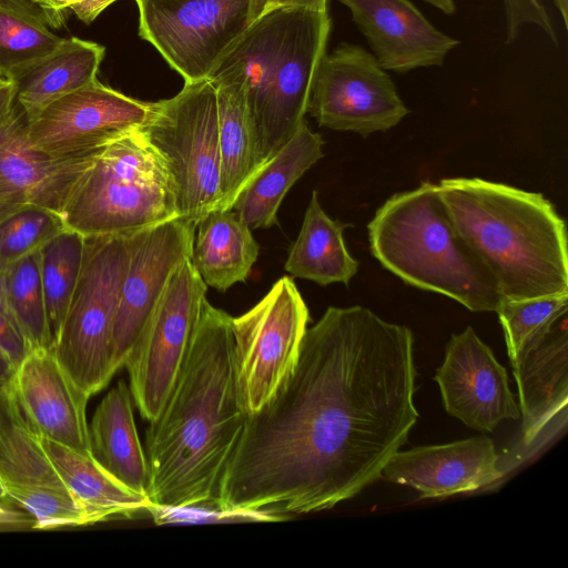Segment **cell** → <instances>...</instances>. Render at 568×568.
<instances>
[{
    "mask_svg": "<svg viewBox=\"0 0 568 568\" xmlns=\"http://www.w3.org/2000/svg\"><path fill=\"white\" fill-rule=\"evenodd\" d=\"M210 81L216 90L219 116L222 200L217 210H229L261 169L258 145L243 81L233 77Z\"/></svg>",
    "mask_w": 568,
    "mask_h": 568,
    "instance_id": "obj_26",
    "label": "cell"
},
{
    "mask_svg": "<svg viewBox=\"0 0 568 568\" xmlns=\"http://www.w3.org/2000/svg\"><path fill=\"white\" fill-rule=\"evenodd\" d=\"M352 224L331 219L322 209L317 191H313L301 231L292 244L285 271L293 277L313 281L322 286L348 285L359 263L348 252L343 232Z\"/></svg>",
    "mask_w": 568,
    "mask_h": 568,
    "instance_id": "obj_27",
    "label": "cell"
},
{
    "mask_svg": "<svg viewBox=\"0 0 568 568\" xmlns=\"http://www.w3.org/2000/svg\"><path fill=\"white\" fill-rule=\"evenodd\" d=\"M16 367L0 351V388L8 387L12 381Z\"/></svg>",
    "mask_w": 568,
    "mask_h": 568,
    "instance_id": "obj_41",
    "label": "cell"
},
{
    "mask_svg": "<svg viewBox=\"0 0 568 568\" xmlns=\"http://www.w3.org/2000/svg\"><path fill=\"white\" fill-rule=\"evenodd\" d=\"M65 229L57 212L36 205L20 206L0 221V268L39 252Z\"/></svg>",
    "mask_w": 568,
    "mask_h": 568,
    "instance_id": "obj_33",
    "label": "cell"
},
{
    "mask_svg": "<svg viewBox=\"0 0 568 568\" xmlns=\"http://www.w3.org/2000/svg\"><path fill=\"white\" fill-rule=\"evenodd\" d=\"M555 7L559 11L561 19L564 21V26L568 28V6L567 0H552Z\"/></svg>",
    "mask_w": 568,
    "mask_h": 568,
    "instance_id": "obj_45",
    "label": "cell"
},
{
    "mask_svg": "<svg viewBox=\"0 0 568 568\" xmlns=\"http://www.w3.org/2000/svg\"><path fill=\"white\" fill-rule=\"evenodd\" d=\"M49 27L32 4L0 0V77L12 79L63 42Z\"/></svg>",
    "mask_w": 568,
    "mask_h": 568,
    "instance_id": "obj_29",
    "label": "cell"
},
{
    "mask_svg": "<svg viewBox=\"0 0 568 568\" xmlns=\"http://www.w3.org/2000/svg\"><path fill=\"white\" fill-rule=\"evenodd\" d=\"M30 349L31 346L13 316L0 308V351L17 367Z\"/></svg>",
    "mask_w": 568,
    "mask_h": 568,
    "instance_id": "obj_37",
    "label": "cell"
},
{
    "mask_svg": "<svg viewBox=\"0 0 568 568\" xmlns=\"http://www.w3.org/2000/svg\"><path fill=\"white\" fill-rule=\"evenodd\" d=\"M568 310V294L501 300L497 310L510 363L542 338Z\"/></svg>",
    "mask_w": 568,
    "mask_h": 568,
    "instance_id": "obj_32",
    "label": "cell"
},
{
    "mask_svg": "<svg viewBox=\"0 0 568 568\" xmlns=\"http://www.w3.org/2000/svg\"><path fill=\"white\" fill-rule=\"evenodd\" d=\"M285 0H252L251 3V21L253 22L260 16H262L267 10L284 6Z\"/></svg>",
    "mask_w": 568,
    "mask_h": 568,
    "instance_id": "obj_40",
    "label": "cell"
},
{
    "mask_svg": "<svg viewBox=\"0 0 568 568\" xmlns=\"http://www.w3.org/2000/svg\"><path fill=\"white\" fill-rule=\"evenodd\" d=\"M523 416L521 444L530 457L567 424L568 334L566 318L511 364Z\"/></svg>",
    "mask_w": 568,
    "mask_h": 568,
    "instance_id": "obj_19",
    "label": "cell"
},
{
    "mask_svg": "<svg viewBox=\"0 0 568 568\" xmlns=\"http://www.w3.org/2000/svg\"><path fill=\"white\" fill-rule=\"evenodd\" d=\"M36 529L34 518L20 507L0 500V531Z\"/></svg>",
    "mask_w": 568,
    "mask_h": 568,
    "instance_id": "obj_38",
    "label": "cell"
},
{
    "mask_svg": "<svg viewBox=\"0 0 568 568\" xmlns=\"http://www.w3.org/2000/svg\"><path fill=\"white\" fill-rule=\"evenodd\" d=\"M105 49L75 37L12 79L16 103L27 120L49 103L97 80Z\"/></svg>",
    "mask_w": 568,
    "mask_h": 568,
    "instance_id": "obj_24",
    "label": "cell"
},
{
    "mask_svg": "<svg viewBox=\"0 0 568 568\" xmlns=\"http://www.w3.org/2000/svg\"><path fill=\"white\" fill-rule=\"evenodd\" d=\"M4 498V489H3V485L0 480V500H2Z\"/></svg>",
    "mask_w": 568,
    "mask_h": 568,
    "instance_id": "obj_47",
    "label": "cell"
},
{
    "mask_svg": "<svg viewBox=\"0 0 568 568\" xmlns=\"http://www.w3.org/2000/svg\"><path fill=\"white\" fill-rule=\"evenodd\" d=\"M435 379L446 412L470 428L491 432L520 417L506 369L470 326L452 335Z\"/></svg>",
    "mask_w": 568,
    "mask_h": 568,
    "instance_id": "obj_15",
    "label": "cell"
},
{
    "mask_svg": "<svg viewBox=\"0 0 568 568\" xmlns=\"http://www.w3.org/2000/svg\"><path fill=\"white\" fill-rule=\"evenodd\" d=\"M435 7L445 14H454L456 12L455 0H423Z\"/></svg>",
    "mask_w": 568,
    "mask_h": 568,
    "instance_id": "obj_43",
    "label": "cell"
},
{
    "mask_svg": "<svg viewBox=\"0 0 568 568\" xmlns=\"http://www.w3.org/2000/svg\"><path fill=\"white\" fill-rule=\"evenodd\" d=\"M10 389L41 438L91 456L87 419L90 396L65 373L51 347L30 349L17 365Z\"/></svg>",
    "mask_w": 568,
    "mask_h": 568,
    "instance_id": "obj_16",
    "label": "cell"
},
{
    "mask_svg": "<svg viewBox=\"0 0 568 568\" xmlns=\"http://www.w3.org/2000/svg\"><path fill=\"white\" fill-rule=\"evenodd\" d=\"M232 316L204 301L181 373L144 452L154 511L217 509L223 477L244 432L233 355Z\"/></svg>",
    "mask_w": 568,
    "mask_h": 568,
    "instance_id": "obj_2",
    "label": "cell"
},
{
    "mask_svg": "<svg viewBox=\"0 0 568 568\" xmlns=\"http://www.w3.org/2000/svg\"><path fill=\"white\" fill-rule=\"evenodd\" d=\"M84 250L85 237L65 229L39 251L40 276L52 345L75 290Z\"/></svg>",
    "mask_w": 568,
    "mask_h": 568,
    "instance_id": "obj_30",
    "label": "cell"
},
{
    "mask_svg": "<svg viewBox=\"0 0 568 568\" xmlns=\"http://www.w3.org/2000/svg\"><path fill=\"white\" fill-rule=\"evenodd\" d=\"M306 112L321 126L366 138L396 126L409 110L375 57L361 45L342 42L323 55Z\"/></svg>",
    "mask_w": 568,
    "mask_h": 568,
    "instance_id": "obj_11",
    "label": "cell"
},
{
    "mask_svg": "<svg viewBox=\"0 0 568 568\" xmlns=\"http://www.w3.org/2000/svg\"><path fill=\"white\" fill-rule=\"evenodd\" d=\"M140 37L184 82L207 79L252 23V0H135Z\"/></svg>",
    "mask_w": 568,
    "mask_h": 568,
    "instance_id": "obj_10",
    "label": "cell"
},
{
    "mask_svg": "<svg viewBox=\"0 0 568 568\" xmlns=\"http://www.w3.org/2000/svg\"><path fill=\"white\" fill-rule=\"evenodd\" d=\"M3 489V499L29 513L36 520V529L90 525L84 510L65 489L45 486Z\"/></svg>",
    "mask_w": 568,
    "mask_h": 568,
    "instance_id": "obj_34",
    "label": "cell"
},
{
    "mask_svg": "<svg viewBox=\"0 0 568 568\" xmlns=\"http://www.w3.org/2000/svg\"><path fill=\"white\" fill-rule=\"evenodd\" d=\"M163 160L179 217L196 224L221 205L216 90L209 79L184 82L173 98L152 102L141 129Z\"/></svg>",
    "mask_w": 568,
    "mask_h": 568,
    "instance_id": "obj_6",
    "label": "cell"
},
{
    "mask_svg": "<svg viewBox=\"0 0 568 568\" xmlns=\"http://www.w3.org/2000/svg\"><path fill=\"white\" fill-rule=\"evenodd\" d=\"M151 112L152 102L128 97L97 79L27 120V135L51 156L77 158L142 129Z\"/></svg>",
    "mask_w": 568,
    "mask_h": 568,
    "instance_id": "obj_12",
    "label": "cell"
},
{
    "mask_svg": "<svg viewBox=\"0 0 568 568\" xmlns=\"http://www.w3.org/2000/svg\"><path fill=\"white\" fill-rule=\"evenodd\" d=\"M257 256L252 229L233 209L211 211L196 223L190 260L207 286L225 292L244 282Z\"/></svg>",
    "mask_w": 568,
    "mask_h": 568,
    "instance_id": "obj_23",
    "label": "cell"
},
{
    "mask_svg": "<svg viewBox=\"0 0 568 568\" xmlns=\"http://www.w3.org/2000/svg\"><path fill=\"white\" fill-rule=\"evenodd\" d=\"M413 346L407 326L329 306L307 328L292 375L247 416L217 510L315 513L379 479L418 418Z\"/></svg>",
    "mask_w": 568,
    "mask_h": 568,
    "instance_id": "obj_1",
    "label": "cell"
},
{
    "mask_svg": "<svg viewBox=\"0 0 568 568\" xmlns=\"http://www.w3.org/2000/svg\"><path fill=\"white\" fill-rule=\"evenodd\" d=\"M43 13L48 24L59 28L68 12L84 23L94 21L106 8L118 0H31Z\"/></svg>",
    "mask_w": 568,
    "mask_h": 568,
    "instance_id": "obj_36",
    "label": "cell"
},
{
    "mask_svg": "<svg viewBox=\"0 0 568 568\" xmlns=\"http://www.w3.org/2000/svg\"><path fill=\"white\" fill-rule=\"evenodd\" d=\"M332 28L327 12L288 6L267 100L256 138L261 168L305 120L318 64Z\"/></svg>",
    "mask_w": 568,
    "mask_h": 568,
    "instance_id": "obj_13",
    "label": "cell"
},
{
    "mask_svg": "<svg viewBox=\"0 0 568 568\" xmlns=\"http://www.w3.org/2000/svg\"><path fill=\"white\" fill-rule=\"evenodd\" d=\"M132 402L124 381L105 394L89 423L90 454L119 483L146 496L150 469L138 436Z\"/></svg>",
    "mask_w": 568,
    "mask_h": 568,
    "instance_id": "obj_21",
    "label": "cell"
},
{
    "mask_svg": "<svg viewBox=\"0 0 568 568\" xmlns=\"http://www.w3.org/2000/svg\"><path fill=\"white\" fill-rule=\"evenodd\" d=\"M61 216L84 237L130 234L179 216L169 171L141 129L97 151Z\"/></svg>",
    "mask_w": 568,
    "mask_h": 568,
    "instance_id": "obj_5",
    "label": "cell"
},
{
    "mask_svg": "<svg viewBox=\"0 0 568 568\" xmlns=\"http://www.w3.org/2000/svg\"><path fill=\"white\" fill-rule=\"evenodd\" d=\"M328 0H285L284 6L303 7L314 10H327Z\"/></svg>",
    "mask_w": 568,
    "mask_h": 568,
    "instance_id": "obj_42",
    "label": "cell"
},
{
    "mask_svg": "<svg viewBox=\"0 0 568 568\" xmlns=\"http://www.w3.org/2000/svg\"><path fill=\"white\" fill-rule=\"evenodd\" d=\"M207 285L190 258L172 274L140 341L126 359L132 400L151 422L164 406L187 356Z\"/></svg>",
    "mask_w": 568,
    "mask_h": 568,
    "instance_id": "obj_9",
    "label": "cell"
},
{
    "mask_svg": "<svg viewBox=\"0 0 568 568\" xmlns=\"http://www.w3.org/2000/svg\"><path fill=\"white\" fill-rule=\"evenodd\" d=\"M372 255L408 285L453 298L471 312L501 302L486 266L457 231L438 184L389 197L368 223Z\"/></svg>",
    "mask_w": 568,
    "mask_h": 568,
    "instance_id": "obj_4",
    "label": "cell"
},
{
    "mask_svg": "<svg viewBox=\"0 0 568 568\" xmlns=\"http://www.w3.org/2000/svg\"><path fill=\"white\" fill-rule=\"evenodd\" d=\"M0 308L10 313L4 288V271L0 268ZM11 314V313H10Z\"/></svg>",
    "mask_w": 568,
    "mask_h": 568,
    "instance_id": "obj_44",
    "label": "cell"
},
{
    "mask_svg": "<svg viewBox=\"0 0 568 568\" xmlns=\"http://www.w3.org/2000/svg\"><path fill=\"white\" fill-rule=\"evenodd\" d=\"M195 226L172 217L128 234L129 261L113 328V368L124 367L175 270L191 258Z\"/></svg>",
    "mask_w": 568,
    "mask_h": 568,
    "instance_id": "obj_14",
    "label": "cell"
},
{
    "mask_svg": "<svg viewBox=\"0 0 568 568\" xmlns=\"http://www.w3.org/2000/svg\"><path fill=\"white\" fill-rule=\"evenodd\" d=\"M14 103L16 91L13 82L0 77V121L11 111Z\"/></svg>",
    "mask_w": 568,
    "mask_h": 568,
    "instance_id": "obj_39",
    "label": "cell"
},
{
    "mask_svg": "<svg viewBox=\"0 0 568 568\" xmlns=\"http://www.w3.org/2000/svg\"><path fill=\"white\" fill-rule=\"evenodd\" d=\"M95 153L54 158L38 150L28 139L27 118L14 103L0 121V203L36 205L61 215Z\"/></svg>",
    "mask_w": 568,
    "mask_h": 568,
    "instance_id": "obj_17",
    "label": "cell"
},
{
    "mask_svg": "<svg viewBox=\"0 0 568 568\" xmlns=\"http://www.w3.org/2000/svg\"><path fill=\"white\" fill-rule=\"evenodd\" d=\"M22 206L21 204L0 203V221Z\"/></svg>",
    "mask_w": 568,
    "mask_h": 568,
    "instance_id": "obj_46",
    "label": "cell"
},
{
    "mask_svg": "<svg viewBox=\"0 0 568 568\" xmlns=\"http://www.w3.org/2000/svg\"><path fill=\"white\" fill-rule=\"evenodd\" d=\"M386 71L442 67L459 41L437 29L410 0H338Z\"/></svg>",
    "mask_w": 568,
    "mask_h": 568,
    "instance_id": "obj_18",
    "label": "cell"
},
{
    "mask_svg": "<svg viewBox=\"0 0 568 568\" xmlns=\"http://www.w3.org/2000/svg\"><path fill=\"white\" fill-rule=\"evenodd\" d=\"M324 141L313 132L306 120L293 136L271 158L245 185L231 209L252 230L277 224V211L292 185L324 156Z\"/></svg>",
    "mask_w": 568,
    "mask_h": 568,
    "instance_id": "obj_22",
    "label": "cell"
},
{
    "mask_svg": "<svg viewBox=\"0 0 568 568\" xmlns=\"http://www.w3.org/2000/svg\"><path fill=\"white\" fill-rule=\"evenodd\" d=\"M0 480L4 487L45 486L65 489L20 409L10 385L0 388Z\"/></svg>",
    "mask_w": 568,
    "mask_h": 568,
    "instance_id": "obj_28",
    "label": "cell"
},
{
    "mask_svg": "<svg viewBox=\"0 0 568 568\" xmlns=\"http://www.w3.org/2000/svg\"><path fill=\"white\" fill-rule=\"evenodd\" d=\"M4 271L8 306L31 348L51 347L39 252L13 263Z\"/></svg>",
    "mask_w": 568,
    "mask_h": 568,
    "instance_id": "obj_31",
    "label": "cell"
},
{
    "mask_svg": "<svg viewBox=\"0 0 568 568\" xmlns=\"http://www.w3.org/2000/svg\"><path fill=\"white\" fill-rule=\"evenodd\" d=\"M438 189L501 300L568 294L566 224L541 193L478 178L443 179Z\"/></svg>",
    "mask_w": 568,
    "mask_h": 568,
    "instance_id": "obj_3",
    "label": "cell"
},
{
    "mask_svg": "<svg viewBox=\"0 0 568 568\" xmlns=\"http://www.w3.org/2000/svg\"><path fill=\"white\" fill-rule=\"evenodd\" d=\"M506 16L507 44L515 42L524 24H535L540 28L555 45L557 34L550 17L540 0H504Z\"/></svg>",
    "mask_w": 568,
    "mask_h": 568,
    "instance_id": "obj_35",
    "label": "cell"
},
{
    "mask_svg": "<svg viewBox=\"0 0 568 568\" xmlns=\"http://www.w3.org/2000/svg\"><path fill=\"white\" fill-rule=\"evenodd\" d=\"M43 449L61 481L84 510L90 525L152 511L145 495L135 493L84 456L52 440L41 438Z\"/></svg>",
    "mask_w": 568,
    "mask_h": 568,
    "instance_id": "obj_25",
    "label": "cell"
},
{
    "mask_svg": "<svg viewBox=\"0 0 568 568\" xmlns=\"http://www.w3.org/2000/svg\"><path fill=\"white\" fill-rule=\"evenodd\" d=\"M382 475L418 490L422 498H440L491 485L503 477L504 469L493 440L477 436L398 450Z\"/></svg>",
    "mask_w": 568,
    "mask_h": 568,
    "instance_id": "obj_20",
    "label": "cell"
},
{
    "mask_svg": "<svg viewBox=\"0 0 568 568\" xmlns=\"http://www.w3.org/2000/svg\"><path fill=\"white\" fill-rule=\"evenodd\" d=\"M310 320L290 276L278 278L258 303L232 318L237 393L247 415L265 407L292 375Z\"/></svg>",
    "mask_w": 568,
    "mask_h": 568,
    "instance_id": "obj_8",
    "label": "cell"
},
{
    "mask_svg": "<svg viewBox=\"0 0 568 568\" xmlns=\"http://www.w3.org/2000/svg\"><path fill=\"white\" fill-rule=\"evenodd\" d=\"M128 261V234L85 237L78 283L52 345L62 368L90 397L115 374L113 328Z\"/></svg>",
    "mask_w": 568,
    "mask_h": 568,
    "instance_id": "obj_7",
    "label": "cell"
}]
</instances>
